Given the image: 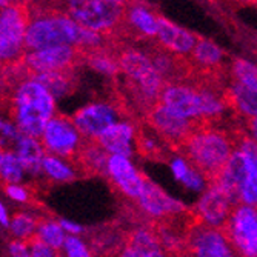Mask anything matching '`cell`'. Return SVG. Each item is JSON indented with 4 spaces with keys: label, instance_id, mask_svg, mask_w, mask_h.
I'll return each instance as SVG.
<instances>
[{
    "label": "cell",
    "instance_id": "6da1fadb",
    "mask_svg": "<svg viewBox=\"0 0 257 257\" xmlns=\"http://www.w3.org/2000/svg\"><path fill=\"white\" fill-rule=\"evenodd\" d=\"M239 136L216 126L211 120H203L177 151L206 177L208 183H213L234 153Z\"/></svg>",
    "mask_w": 257,
    "mask_h": 257
},
{
    "label": "cell",
    "instance_id": "7a4b0ae2",
    "mask_svg": "<svg viewBox=\"0 0 257 257\" xmlns=\"http://www.w3.org/2000/svg\"><path fill=\"white\" fill-rule=\"evenodd\" d=\"M10 117L22 134L40 139L56 115V99L31 76L20 77L10 97Z\"/></svg>",
    "mask_w": 257,
    "mask_h": 257
},
{
    "label": "cell",
    "instance_id": "3957f363",
    "mask_svg": "<svg viewBox=\"0 0 257 257\" xmlns=\"http://www.w3.org/2000/svg\"><path fill=\"white\" fill-rule=\"evenodd\" d=\"M159 105L176 114L177 117L191 122L214 120L229 109L225 100V91L220 94V91L208 83H167L159 97Z\"/></svg>",
    "mask_w": 257,
    "mask_h": 257
},
{
    "label": "cell",
    "instance_id": "277c9868",
    "mask_svg": "<svg viewBox=\"0 0 257 257\" xmlns=\"http://www.w3.org/2000/svg\"><path fill=\"white\" fill-rule=\"evenodd\" d=\"M119 63L120 74L131 89L133 99L148 114L159 103V97L167 85L165 79L156 69L150 51L125 48L119 53Z\"/></svg>",
    "mask_w": 257,
    "mask_h": 257
},
{
    "label": "cell",
    "instance_id": "5b68a950",
    "mask_svg": "<svg viewBox=\"0 0 257 257\" xmlns=\"http://www.w3.org/2000/svg\"><path fill=\"white\" fill-rule=\"evenodd\" d=\"M62 13L73 19L77 25L112 36L123 27L126 5L112 0H60Z\"/></svg>",
    "mask_w": 257,
    "mask_h": 257
},
{
    "label": "cell",
    "instance_id": "8992f818",
    "mask_svg": "<svg viewBox=\"0 0 257 257\" xmlns=\"http://www.w3.org/2000/svg\"><path fill=\"white\" fill-rule=\"evenodd\" d=\"M30 23V7L14 2L0 11V63L11 65L25 54V36Z\"/></svg>",
    "mask_w": 257,
    "mask_h": 257
},
{
    "label": "cell",
    "instance_id": "52a82bcc",
    "mask_svg": "<svg viewBox=\"0 0 257 257\" xmlns=\"http://www.w3.org/2000/svg\"><path fill=\"white\" fill-rule=\"evenodd\" d=\"M183 257H242L228 237L225 228L196 222L186 236Z\"/></svg>",
    "mask_w": 257,
    "mask_h": 257
},
{
    "label": "cell",
    "instance_id": "ba28073f",
    "mask_svg": "<svg viewBox=\"0 0 257 257\" xmlns=\"http://www.w3.org/2000/svg\"><path fill=\"white\" fill-rule=\"evenodd\" d=\"M40 142L46 154H53L62 159L76 160L79 151L85 144V137L80 134L71 117L56 114L46 125Z\"/></svg>",
    "mask_w": 257,
    "mask_h": 257
},
{
    "label": "cell",
    "instance_id": "9c48e42d",
    "mask_svg": "<svg viewBox=\"0 0 257 257\" xmlns=\"http://www.w3.org/2000/svg\"><path fill=\"white\" fill-rule=\"evenodd\" d=\"M237 205V196L220 183L214 182L208 185V188L197 200L193 213L199 222L208 226L225 228L229 216Z\"/></svg>",
    "mask_w": 257,
    "mask_h": 257
},
{
    "label": "cell",
    "instance_id": "30bf717a",
    "mask_svg": "<svg viewBox=\"0 0 257 257\" xmlns=\"http://www.w3.org/2000/svg\"><path fill=\"white\" fill-rule=\"evenodd\" d=\"M85 54L74 46H54L39 51H28L20 59V63L28 76L34 74H48V73H60L71 71L79 60H83Z\"/></svg>",
    "mask_w": 257,
    "mask_h": 257
},
{
    "label": "cell",
    "instance_id": "8fae6325",
    "mask_svg": "<svg viewBox=\"0 0 257 257\" xmlns=\"http://www.w3.org/2000/svg\"><path fill=\"white\" fill-rule=\"evenodd\" d=\"M71 119L86 140H97L109 126L122 122V112L119 105L97 100L77 109Z\"/></svg>",
    "mask_w": 257,
    "mask_h": 257
},
{
    "label": "cell",
    "instance_id": "7c38bea8",
    "mask_svg": "<svg viewBox=\"0 0 257 257\" xmlns=\"http://www.w3.org/2000/svg\"><path fill=\"white\" fill-rule=\"evenodd\" d=\"M225 231L242 257H257V208L239 203Z\"/></svg>",
    "mask_w": 257,
    "mask_h": 257
},
{
    "label": "cell",
    "instance_id": "4fadbf2b",
    "mask_svg": "<svg viewBox=\"0 0 257 257\" xmlns=\"http://www.w3.org/2000/svg\"><path fill=\"white\" fill-rule=\"evenodd\" d=\"M147 119L151 130L170 148L173 147V150H179L200 123V122H191L177 117L176 114L170 112L167 108H163L159 103L150 109V112L147 114Z\"/></svg>",
    "mask_w": 257,
    "mask_h": 257
},
{
    "label": "cell",
    "instance_id": "5bb4252c",
    "mask_svg": "<svg viewBox=\"0 0 257 257\" xmlns=\"http://www.w3.org/2000/svg\"><path fill=\"white\" fill-rule=\"evenodd\" d=\"M136 203L145 216L157 222L188 211L182 202L171 197L150 179H147L144 190L136 200Z\"/></svg>",
    "mask_w": 257,
    "mask_h": 257
},
{
    "label": "cell",
    "instance_id": "9a60e30c",
    "mask_svg": "<svg viewBox=\"0 0 257 257\" xmlns=\"http://www.w3.org/2000/svg\"><path fill=\"white\" fill-rule=\"evenodd\" d=\"M111 183L117 188L125 197L137 200L142 193L147 176L140 173L134 163L123 156H109L106 163V174Z\"/></svg>",
    "mask_w": 257,
    "mask_h": 257
},
{
    "label": "cell",
    "instance_id": "2e32d148",
    "mask_svg": "<svg viewBox=\"0 0 257 257\" xmlns=\"http://www.w3.org/2000/svg\"><path fill=\"white\" fill-rule=\"evenodd\" d=\"M156 40L163 51L177 57H183L193 53L199 42V37L190 30L171 22L170 19L160 17V25Z\"/></svg>",
    "mask_w": 257,
    "mask_h": 257
},
{
    "label": "cell",
    "instance_id": "e0dca14e",
    "mask_svg": "<svg viewBox=\"0 0 257 257\" xmlns=\"http://www.w3.org/2000/svg\"><path fill=\"white\" fill-rule=\"evenodd\" d=\"M160 17L150 5L140 0H130L125 8L123 27L128 33L144 39H156L159 33Z\"/></svg>",
    "mask_w": 257,
    "mask_h": 257
},
{
    "label": "cell",
    "instance_id": "ac0fdd59",
    "mask_svg": "<svg viewBox=\"0 0 257 257\" xmlns=\"http://www.w3.org/2000/svg\"><path fill=\"white\" fill-rule=\"evenodd\" d=\"M136 137H137L136 126L128 120H122L109 126L96 142L109 156H123L130 159L136 151Z\"/></svg>",
    "mask_w": 257,
    "mask_h": 257
},
{
    "label": "cell",
    "instance_id": "d6986e66",
    "mask_svg": "<svg viewBox=\"0 0 257 257\" xmlns=\"http://www.w3.org/2000/svg\"><path fill=\"white\" fill-rule=\"evenodd\" d=\"M237 142L248 151V168L237 190L239 203L257 208V142L248 134H240Z\"/></svg>",
    "mask_w": 257,
    "mask_h": 257
},
{
    "label": "cell",
    "instance_id": "ffe728a7",
    "mask_svg": "<svg viewBox=\"0 0 257 257\" xmlns=\"http://www.w3.org/2000/svg\"><path fill=\"white\" fill-rule=\"evenodd\" d=\"M225 100L229 109H234L246 120L257 117V91L231 82L225 89Z\"/></svg>",
    "mask_w": 257,
    "mask_h": 257
},
{
    "label": "cell",
    "instance_id": "44dd1931",
    "mask_svg": "<svg viewBox=\"0 0 257 257\" xmlns=\"http://www.w3.org/2000/svg\"><path fill=\"white\" fill-rule=\"evenodd\" d=\"M157 246H162V245L159 242L156 229L144 225V226L136 228L126 236L119 257H145L148 251Z\"/></svg>",
    "mask_w": 257,
    "mask_h": 257
},
{
    "label": "cell",
    "instance_id": "7402d4cb",
    "mask_svg": "<svg viewBox=\"0 0 257 257\" xmlns=\"http://www.w3.org/2000/svg\"><path fill=\"white\" fill-rule=\"evenodd\" d=\"M45 148L40 142V139H34L23 134L19 147H17V156L22 162V167L25 170V174L39 177L42 176V163L45 159Z\"/></svg>",
    "mask_w": 257,
    "mask_h": 257
},
{
    "label": "cell",
    "instance_id": "603a6c76",
    "mask_svg": "<svg viewBox=\"0 0 257 257\" xmlns=\"http://www.w3.org/2000/svg\"><path fill=\"white\" fill-rule=\"evenodd\" d=\"M170 168L177 182H180L185 188L191 191H205L208 188V180L206 177L193 165V163L183 157V156H174L170 157Z\"/></svg>",
    "mask_w": 257,
    "mask_h": 257
},
{
    "label": "cell",
    "instance_id": "cb8c5ba5",
    "mask_svg": "<svg viewBox=\"0 0 257 257\" xmlns=\"http://www.w3.org/2000/svg\"><path fill=\"white\" fill-rule=\"evenodd\" d=\"M190 59L199 71L209 73L216 71V69L222 66L225 53L216 42L209 39H199L196 48L190 54Z\"/></svg>",
    "mask_w": 257,
    "mask_h": 257
},
{
    "label": "cell",
    "instance_id": "d4e9b609",
    "mask_svg": "<svg viewBox=\"0 0 257 257\" xmlns=\"http://www.w3.org/2000/svg\"><path fill=\"white\" fill-rule=\"evenodd\" d=\"M109 154L96 142L86 140L76 157V163L80 171H91L92 174H106V163Z\"/></svg>",
    "mask_w": 257,
    "mask_h": 257
},
{
    "label": "cell",
    "instance_id": "484cf974",
    "mask_svg": "<svg viewBox=\"0 0 257 257\" xmlns=\"http://www.w3.org/2000/svg\"><path fill=\"white\" fill-rule=\"evenodd\" d=\"M79 167L73 165L71 160L62 159L53 154H45L43 163H42V174L46 176L53 182L65 183L76 180L79 176Z\"/></svg>",
    "mask_w": 257,
    "mask_h": 257
},
{
    "label": "cell",
    "instance_id": "4316f807",
    "mask_svg": "<svg viewBox=\"0 0 257 257\" xmlns=\"http://www.w3.org/2000/svg\"><path fill=\"white\" fill-rule=\"evenodd\" d=\"M37 82H40L46 89H48L53 97L63 99L69 92L74 89V76L73 69L71 71H60V73H48V74H34L31 76Z\"/></svg>",
    "mask_w": 257,
    "mask_h": 257
},
{
    "label": "cell",
    "instance_id": "83f0119b",
    "mask_svg": "<svg viewBox=\"0 0 257 257\" xmlns=\"http://www.w3.org/2000/svg\"><path fill=\"white\" fill-rule=\"evenodd\" d=\"M91 69H94L96 73L106 76V77H115L120 74V63H119V54H112L106 48L94 53L85 54L83 59Z\"/></svg>",
    "mask_w": 257,
    "mask_h": 257
},
{
    "label": "cell",
    "instance_id": "f1b7e54d",
    "mask_svg": "<svg viewBox=\"0 0 257 257\" xmlns=\"http://www.w3.org/2000/svg\"><path fill=\"white\" fill-rule=\"evenodd\" d=\"M25 176V170L22 167L17 153L0 150V180L5 185H14L22 183Z\"/></svg>",
    "mask_w": 257,
    "mask_h": 257
},
{
    "label": "cell",
    "instance_id": "f546056e",
    "mask_svg": "<svg viewBox=\"0 0 257 257\" xmlns=\"http://www.w3.org/2000/svg\"><path fill=\"white\" fill-rule=\"evenodd\" d=\"M36 237L40 239L43 243L50 245L51 248H54L57 251H62L68 234L65 232V229L62 228V225H60L59 220H50V219H46V220L39 222Z\"/></svg>",
    "mask_w": 257,
    "mask_h": 257
},
{
    "label": "cell",
    "instance_id": "4dcf8cb0",
    "mask_svg": "<svg viewBox=\"0 0 257 257\" xmlns=\"http://www.w3.org/2000/svg\"><path fill=\"white\" fill-rule=\"evenodd\" d=\"M167 144L156 134H147L144 131H137V137H136V150L145 156L150 157L153 160H163L167 154Z\"/></svg>",
    "mask_w": 257,
    "mask_h": 257
},
{
    "label": "cell",
    "instance_id": "1f68e13d",
    "mask_svg": "<svg viewBox=\"0 0 257 257\" xmlns=\"http://www.w3.org/2000/svg\"><path fill=\"white\" fill-rule=\"evenodd\" d=\"M39 220L28 213H16L10 222V231L16 240L30 242L37 234Z\"/></svg>",
    "mask_w": 257,
    "mask_h": 257
},
{
    "label": "cell",
    "instance_id": "d6a6232c",
    "mask_svg": "<svg viewBox=\"0 0 257 257\" xmlns=\"http://www.w3.org/2000/svg\"><path fill=\"white\" fill-rule=\"evenodd\" d=\"M231 77L232 82L257 91V63L243 57H237L231 63Z\"/></svg>",
    "mask_w": 257,
    "mask_h": 257
},
{
    "label": "cell",
    "instance_id": "836d02e7",
    "mask_svg": "<svg viewBox=\"0 0 257 257\" xmlns=\"http://www.w3.org/2000/svg\"><path fill=\"white\" fill-rule=\"evenodd\" d=\"M22 133L17 125L13 122L10 114L5 115L0 112V150L5 151H16L22 139Z\"/></svg>",
    "mask_w": 257,
    "mask_h": 257
},
{
    "label": "cell",
    "instance_id": "e575fe53",
    "mask_svg": "<svg viewBox=\"0 0 257 257\" xmlns=\"http://www.w3.org/2000/svg\"><path fill=\"white\" fill-rule=\"evenodd\" d=\"M62 254L63 257H94L91 246L80 236H68Z\"/></svg>",
    "mask_w": 257,
    "mask_h": 257
},
{
    "label": "cell",
    "instance_id": "d590c367",
    "mask_svg": "<svg viewBox=\"0 0 257 257\" xmlns=\"http://www.w3.org/2000/svg\"><path fill=\"white\" fill-rule=\"evenodd\" d=\"M28 246H30V252H31V257H59V252L57 249L51 248L50 245L43 243L40 239L37 237H33L30 242H28Z\"/></svg>",
    "mask_w": 257,
    "mask_h": 257
},
{
    "label": "cell",
    "instance_id": "8d00e7d4",
    "mask_svg": "<svg viewBox=\"0 0 257 257\" xmlns=\"http://www.w3.org/2000/svg\"><path fill=\"white\" fill-rule=\"evenodd\" d=\"M5 193L11 200L17 202V203H27L30 200V191L20 183L5 185Z\"/></svg>",
    "mask_w": 257,
    "mask_h": 257
},
{
    "label": "cell",
    "instance_id": "74e56055",
    "mask_svg": "<svg viewBox=\"0 0 257 257\" xmlns=\"http://www.w3.org/2000/svg\"><path fill=\"white\" fill-rule=\"evenodd\" d=\"M10 254L11 257H31L28 242L23 240H11L10 242Z\"/></svg>",
    "mask_w": 257,
    "mask_h": 257
},
{
    "label": "cell",
    "instance_id": "f35d334b",
    "mask_svg": "<svg viewBox=\"0 0 257 257\" xmlns=\"http://www.w3.org/2000/svg\"><path fill=\"white\" fill-rule=\"evenodd\" d=\"M59 222H60L62 228L65 229V232L68 236H80V234H83V231H85V228L82 225H79V223H76L73 220L59 219Z\"/></svg>",
    "mask_w": 257,
    "mask_h": 257
},
{
    "label": "cell",
    "instance_id": "ab89813d",
    "mask_svg": "<svg viewBox=\"0 0 257 257\" xmlns=\"http://www.w3.org/2000/svg\"><path fill=\"white\" fill-rule=\"evenodd\" d=\"M10 214H8V209L5 206V203L0 200V226H4V228H10Z\"/></svg>",
    "mask_w": 257,
    "mask_h": 257
},
{
    "label": "cell",
    "instance_id": "60d3db41",
    "mask_svg": "<svg viewBox=\"0 0 257 257\" xmlns=\"http://www.w3.org/2000/svg\"><path fill=\"white\" fill-rule=\"evenodd\" d=\"M246 131H248V136L257 142V117L246 120Z\"/></svg>",
    "mask_w": 257,
    "mask_h": 257
},
{
    "label": "cell",
    "instance_id": "b9f144b4",
    "mask_svg": "<svg viewBox=\"0 0 257 257\" xmlns=\"http://www.w3.org/2000/svg\"><path fill=\"white\" fill-rule=\"evenodd\" d=\"M145 257H171L165 249H163L162 246H157V248H153L151 251H148L145 254Z\"/></svg>",
    "mask_w": 257,
    "mask_h": 257
},
{
    "label": "cell",
    "instance_id": "7bdbcfd3",
    "mask_svg": "<svg viewBox=\"0 0 257 257\" xmlns=\"http://www.w3.org/2000/svg\"><path fill=\"white\" fill-rule=\"evenodd\" d=\"M8 5H11V0H0V8H7Z\"/></svg>",
    "mask_w": 257,
    "mask_h": 257
},
{
    "label": "cell",
    "instance_id": "ee69618b",
    "mask_svg": "<svg viewBox=\"0 0 257 257\" xmlns=\"http://www.w3.org/2000/svg\"><path fill=\"white\" fill-rule=\"evenodd\" d=\"M112 2H117V4H123V5H126L130 0H112Z\"/></svg>",
    "mask_w": 257,
    "mask_h": 257
},
{
    "label": "cell",
    "instance_id": "f6af8a7d",
    "mask_svg": "<svg viewBox=\"0 0 257 257\" xmlns=\"http://www.w3.org/2000/svg\"><path fill=\"white\" fill-rule=\"evenodd\" d=\"M255 2H257V0H255Z\"/></svg>",
    "mask_w": 257,
    "mask_h": 257
}]
</instances>
